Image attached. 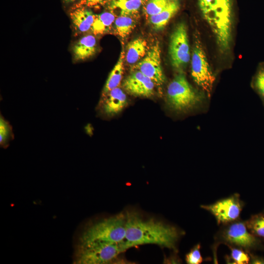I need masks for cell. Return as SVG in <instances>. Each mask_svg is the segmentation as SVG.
<instances>
[{
	"label": "cell",
	"instance_id": "obj_1",
	"mask_svg": "<svg viewBox=\"0 0 264 264\" xmlns=\"http://www.w3.org/2000/svg\"><path fill=\"white\" fill-rule=\"evenodd\" d=\"M126 236L121 243L124 251L146 244H154L177 252V244L183 231L155 219H144L134 211L126 213Z\"/></svg>",
	"mask_w": 264,
	"mask_h": 264
},
{
	"label": "cell",
	"instance_id": "obj_2",
	"mask_svg": "<svg viewBox=\"0 0 264 264\" xmlns=\"http://www.w3.org/2000/svg\"><path fill=\"white\" fill-rule=\"evenodd\" d=\"M203 18L222 51L229 49L232 26V0H198Z\"/></svg>",
	"mask_w": 264,
	"mask_h": 264
},
{
	"label": "cell",
	"instance_id": "obj_3",
	"mask_svg": "<svg viewBox=\"0 0 264 264\" xmlns=\"http://www.w3.org/2000/svg\"><path fill=\"white\" fill-rule=\"evenodd\" d=\"M126 214L119 213L92 223L82 233L79 242L120 243L126 236Z\"/></svg>",
	"mask_w": 264,
	"mask_h": 264
},
{
	"label": "cell",
	"instance_id": "obj_4",
	"mask_svg": "<svg viewBox=\"0 0 264 264\" xmlns=\"http://www.w3.org/2000/svg\"><path fill=\"white\" fill-rule=\"evenodd\" d=\"M219 244L242 248L248 252L264 250L262 240L252 234L248 230L245 221L238 220L221 225L215 236Z\"/></svg>",
	"mask_w": 264,
	"mask_h": 264
},
{
	"label": "cell",
	"instance_id": "obj_5",
	"mask_svg": "<svg viewBox=\"0 0 264 264\" xmlns=\"http://www.w3.org/2000/svg\"><path fill=\"white\" fill-rule=\"evenodd\" d=\"M166 98L169 108L178 112L193 108L202 100L201 95L192 87L182 73L176 75L169 84Z\"/></svg>",
	"mask_w": 264,
	"mask_h": 264
},
{
	"label": "cell",
	"instance_id": "obj_6",
	"mask_svg": "<svg viewBox=\"0 0 264 264\" xmlns=\"http://www.w3.org/2000/svg\"><path fill=\"white\" fill-rule=\"evenodd\" d=\"M124 251L121 243L79 242L75 250L74 263L106 264L112 263Z\"/></svg>",
	"mask_w": 264,
	"mask_h": 264
},
{
	"label": "cell",
	"instance_id": "obj_7",
	"mask_svg": "<svg viewBox=\"0 0 264 264\" xmlns=\"http://www.w3.org/2000/svg\"><path fill=\"white\" fill-rule=\"evenodd\" d=\"M191 75L196 84L210 94L212 91L215 77L208 63L200 41L196 39L191 58Z\"/></svg>",
	"mask_w": 264,
	"mask_h": 264
},
{
	"label": "cell",
	"instance_id": "obj_8",
	"mask_svg": "<svg viewBox=\"0 0 264 264\" xmlns=\"http://www.w3.org/2000/svg\"><path fill=\"white\" fill-rule=\"evenodd\" d=\"M244 202L238 193L220 199L209 205L200 207L209 212L215 218L218 225H224L240 219Z\"/></svg>",
	"mask_w": 264,
	"mask_h": 264
},
{
	"label": "cell",
	"instance_id": "obj_9",
	"mask_svg": "<svg viewBox=\"0 0 264 264\" xmlns=\"http://www.w3.org/2000/svg\"><path fill=\"white\" fill-rule=\"evenodd\" d=\"M169 53L173 67L181 70L190 60V51L186 25L178 23L170 38Z\"/></svg>",
	"mask_w": 264,
	"mask_h": 264
},
{
	"label": "cell",
	"instance_id": "obj_10",
	"mask_svg": "<svg viewBox=\"0 0 264 264\" xmlns=\"http://www.w3.org/2000/svg\"><path fill=\"white\" fill-rule=\"evenodd\" d=\"M131 70L140 71L157 86L163 85L166 78L161 66L159 43L157 42L153 44L144 57L132 66Z\"/></svg>",
	"mask_w": 264,
	"mask_h": 264
},
{
	"label": "cell",
	"instance_id": "obj_11",
	"mask_svg": "<svg viewBox=\"0 0 264 264\" xmlns=\"http://www.w3.org/2000/svg\"><path fill=\"white\" fill-rule=\"evenodd\" d=\"M154 85L151 79L140 71L133 70L124 80L123 87L131 95L148 98L154 93Z\"/></svg>",
	"mask_w": 264,
	"mask_h": 264
},
{
	"label": "cell",
	"instance_id": "obj_12",
	"mask_svg": "<svg viewBox=\"0 0 264 264\" xmlns=\"http://www.w3.org/2000/svg\"><path fill=\"white\" fill-rule=\"evenodd\" d=\"M127 103L125 93L118 87L106 93H102L98 110L104 116L110 117L120 112Z\"/></svg>",
	"mask_w": 264,
	"mask_h": 264
},
{
	"label": "cell",
	"instance_id": "obj_13",
	"mask_svg": "<svg viewBox=\"0 0 264 264\" xmlns=\"http://www.w3.org/2000/svg\"><path fill=\"white\" fill-rule=\"evenodd\" d=\"M69 16L74 36L90 32L95 14L88 7L75 4L70 8Z\"/></svg>",
	"mask_w": 264,
	"mask_h": 264
},
{
	"label": "cell",
	"instance_id": "obj_14",
	"mask_svg": "<svg viewBox=\"0 0 264 264\" xmlns=\"http://www.w3.org/2000/svg\"><path fill=\"white\" fill-rule=\"evenodd\" d=\"M97 50L98 43L96 36L88 33L81 35L71 47L73 61L79 62L87 60L94 56Z\"/></svg>",
	"mask_w": 264,
	"mask_h": 264
},
{
	"label": "cell",
	"instance_id": "obj_15",
	"mask_svg": "<svg viewBox=\"0 0 264 264\" xmlns=\"http://www.w3.org/2000/svg\"><path fill=\"white\" fill-rule=\"evenodd\" d=\"M178 0H172L160 12L149 17V21L155 30L163 29L179 9Z\"/></svg>",
	"mask_w": 264,
	"mask_h": 264
},
{
	"label": "cell",
	"instance_id": "obj_16",
	"mask_svg": "<svg viewBox=\"0 0 264 264\" xmlns=\"http://www.w3.org/2000/svg\"><path fill=\"white\" fill-rule=\"evenodd\" d=\"M146 41L142 38H136L130 42L125 55L127 63L133 66L143 58L149 50Z\"/></svg>",
	"mask_w": 264,
	"mask_h": 264
},
{
	"label": "cell",
	"instance_id": "obj_17",
	"mask_svg": "<svg viewBox=\"0 0 264 264\" xmlns=\"http://www.w3.org/2000/svg\"><path fill=\"white\" fill-rule=\"evenodd\" d=\"M125 55V52L123 48L117 63L108 77L102 93H106L110 90L118 87L120 84L124 71Z\"/></svg>",
	"mask_w": 264,
	"mask_h": 264
},
{
	"label": "cell",
	"instance_id": "obj_18",
	"mask_svg": "<svg viewBox=\"0 0 264 264\" xmlns=\"http://www.w3.org/2000/svg\"><path fill=\"white\" fill-rule=\"evenodd\" d=\"M106 4L110 10H119L120 15L132 16L143 3L142 0H108Z\"/></svg>",
	"mask_w": 264,
	"mask_h": 264
},
{
	"label": "cell",
	"instance_id": "obj_19",
	"mask_svg": "<svg viewBox=\"0 0 264 264\" xmlns=\"http://www.w3.org/2000/svg\"><path fill=\"white\" fill-rule=\"evenodd\" d=\"M115 19L114 13L111 10L96 14L90 32L95 36L107 33L114 23Z\"/></svg>",
	"mask_w": 264,
	"mask_h": 264
},
{
	"label": "cell",
	"instance_id": "obj_20",
	"mask_svg": "<svg viewBox=\"0 0 264 264\" xmlns=\"http://www.w3.org/2000/svg\"><path fill=\"white\" fill-rule=\"evenodd\" d=\"M115 33L124 39L129 35L136 26V21L132 16L120 15L114 22Z\"/></svg>",
	"mask_w": 264,
	"mask_h": 264
},
{
	"label": "cell",
	"instance_id": "obj_21",
	"mask_svg": "<svg viewBox=\"0 0 264 264\" xmlns=\"http://www.w3.org/2000/svg\"><path fill=\"white\" fill-rule=\"evenodd\" d=\"M246 226L249 231L261 240H264V211L253 215L246 220Z\"/></svg>",
	"mask_w": 264,
	"mask_h": 264
},
{
	"label": "cell",
	"instance_id": "obj_22",
	"mask_svg": "<svg viewBox=\"0 0 264 264\" xmlns=\"http://www.w3.org/2000/svg\"><path fill=\"white\" fill-rule=\"evenodd\" d=\"M231 250L230 255L225 256L226 263L229 264H249L250 256L249 252L236 247L228 246Z\"/></svg>",
	"mask_w": 264,
	"mask_h": 264
},
{
	"label": "cell",
	"instance_id": "obj_23",
	"mask_svg": "<svg viewBox=\"0 0 264 264\" xmlns=\"http://www.w3.org/2000/svg\"><path fill=\"white\" fill-rule=\"evenodd\" d=\"M14 138L12 127L9 123L0 114V145L3 148H6L9 142Z\"/></svg>",
	"mask_w": 264,
	"mask_h": 264
},
{
	"label": "cell",
	"instance_id": "obj_24",
	"mask_svg": "<svg viewBox=\"0 0 264 264\" xmlns=\"http://www.w3.org/2000/svg\"><path fill=\"white\" fill-rule=\"evenodd\" d=\"M172 0H148L145 7L147 17L156 15L162 11Z\"/></svg>",
	"mask_w": 264,
	"mask_h": 264
},
{
	"label": "cell",
	"instance_id": "obj_25",
	"mask_svg": "<svg viewBox=\"0 0 264 264\" xmlns=\"http://www.w3.org/2000/svg\"><path fill=\"white\" fill-rule=\"evenodd\" d=\"M253 86L264 104V64L259 67L253 79Z\"/></svg>",
	"mask_w": 264,
	"mask_h": 264
},
{
	"label": "cell",
	"instance_id": "obj_26",
	"mask_svg": "<svg viewBox=\"0 0 264 264\" xmlns=\"http://www.w3.org/2000/svg\"><path fill=\"white\" fill-rule=\"evenodd\" d=\"M200 243L194 245L185 255V261L188 264H200L203 261L200 253Z\"/></svg>",
	"mask_w": 264,
	"mask_h": 264
},
{
	"label": "cell",
	"instance_id": "obj_27",
	"mask_svg": "<svg viewBox=\"0 0 264 264\" xmlns=\"http://www.w3.org/2000/svg\"><path fill=\"white\" fill-rule=\"evenodd\" d=\"M108 0H80L77 3L87 7L97 8L105 4Z\"/></svg>",
	"mask_w": 264,
	"mask_h": 264
},
{
	"label": "cell",
	"instance_id": "obj_28",
	"mask_svg": "<svg viewBox=\"0 0 264 264\" xmlns=\"http://www.w3.org/2000/svg\"><path fill=\"white\" fill-rule=\"evenodd\" d=\"M249 254L250 256L249 264H264V256L255 255L252 252H249Z\"/></svg>",
	"mask_w": 264,
	"mask_h": 264
},
{
	"label": "cell",
	"instance_id": "obj_29",
	"mask_svg": "<svg viewBox=\"0 0 264 264\" xmlns=\"http://www.w3.org/2000/svg\"><path fill=\"white\" fill-rule=\"evenodd\" d=\"M80 0H63V1L66 4H71L75 3L76 1L79 2Z\"/></svg>",
	"mask_w": 264,
	"mask_h": 264
},
{
	"label": "cell",
	"instance_id": "obj_30",
	"mask_svg": "<svg viewBox=\"0 0 264 264\" xmlns=\"http://www.w3.org/2000/svg\"><path fill=\"white\" fill-rule=\"evenodd\" d=\"M148 0H142L143 3H146Z\"/></svg>",
	"mask_w": 264,
	"mask_h": 264
}]
</instances>
